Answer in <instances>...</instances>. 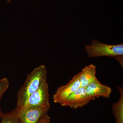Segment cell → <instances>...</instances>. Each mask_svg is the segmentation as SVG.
Masks as SVG:
<instances>
[{"instance_id": "1", "label": "cell", "mask_w": 123, "mask_h": 123, "mask_svg": "<svg viewBox=\"0 0 123 123\" xmlns=\"http://www.w3.org/2000/svg\"><path fill=\"white\" fill-rule=\"evenodd\" d=\"M47 69L43 65L36 68L27 75L23 86L17 95L15 108L19 109L23 107L29 97L47 81Z\"/></svg>"}, {"instance_id": "2", "label": "cell", "mask_w": 123, "mask_h": 123, "mask_svg": "<svg viewBox=\"0 0 123 123\" xmlns=\"http://www.w3.org/2000/svg\"><path fill=\"white\" fill-rule=\"evenodd\" d=\"M85 49L89 57L109 56L114 57L123 55V44L111 45L102 43L97 39L91 44L85 45Z\"/></svg>"}, {"instance_id": "3", "label": "cell", "mask_w": 123, "mask_h": 123, "mask_svg": "<svg viewBox=\"0 0 123 123\" xmlns=\"http://www.w3.org/2000/svg\"><path fill=\"white\" fill-rule=\"evenodd\" d=\"M50 107L48 84L46 81L37 90L29 97L24 106L21 108L31 109Z\"/></svg>"}, {"instance_id": "4", "label": "cell", "mask_w": 123, "mask_h": 123, "mask_svg": "<svg viewBox=\"0 0 123 123\" xmlns=\"http://www.w3.org/2000/svg\"><path fill=\"white\" fill-rule=\"evenodd\" d=\"M80 86L78 73L73 77L68 84L57 88L53 95V102L61 104Z\"/></svg>"}, {"instance_id": "5", "label": "cell", "mask_w": 123, "mask_h": 123, "mask_svg": "<svg viewBox=\"0 0 123 123\" xmlns=\"http://www.w3.org/2000/svg\"><path fill=\"white\" fill-rule=\"evenodd\" d=\"M92 100L87 94L86 88L80 86L60 105L77 109L86 105Z\"/></svg>"}, {"instance_id": "6", "label": "cell", "mask_w": 123, "mask_h": 123, "mask_svg": "<svg viewBox=\"0 0 123 123\" xmlns=\"http://www.w3.org/2000/svg\"><path fill=\"white\" fill-rule=\"evenodd\" d=\"M50 107L15 110L21 123H37L40 118L48 112Z\"/></svg>"}, {"instance_id": "7", "label": "cell", "mask_w": 123, "mask_h": 123, "mask_svg": "<svg viewBox=\"0 0 123 123\" xmlns=\"http://www.w3.org/2000/svg\"><path fill=\"white\" fill-rule=\"evenodd\" d=\"M86 89L87 94L93 100L100 97L109 98L112 92L111 88L102 84L97 78L89 84Z\"/></svg>"}, {"instance_id": "8", "label": "cell", "mask_w": 123, "mask_h": 123, "mask_svg": "<svg viewBox=\"0 0 123 123\" xmlns=\"http://www.w3.org/2000/svg\"><path fill=\"white\" fill-rule=\"evenodd\" d=\"M96 71V66L92 64L86 66L79 73L81 86L86 88L97 79Z\"/></svg>"}, {"instance_id": "9", "label": "cell", "mask_w": 123, "mask_h": 123, "mask_svg": "<svg viewBox=\"0 0 123 123\" xmlns=\"http://www.w3.org/2000/svg\"><path fill=\"white\" fill-rule=\"evenodd\" d=\"M117 89L120 94L118 101L112 104V112L115 118V123H123V88L118 86Z\"/></svg>"}, {"instance_id": "10", "label": "cell", "mask_w": 123, "mask_h": 123, "mask_svg": "<svg viewBox=\"0 0 123 123\" xmlns=\"http://www.w3.org/2000/svg\"><path fill=\"white\" fill-rule=\"evenodd\" d=\"M0 118V123H21L15 109L8 113H2Z\"/></svg>"}, {"instance_id": "11", "label": "cell", "mask_w": 123, "mask_h": 123, "mask_svg": "<svg viewBox=\"0 0 123 123\" xmlns=\"http://www.w3.org/2000/svg\"><path fill=\"white\" fill-rule=\"evenodd\" d=\"M9 86V82L7 78L0 79V100Z\"/></svg>"}, {"instance_id": "12", "label": "cell", "mask_w": 123, "mask_h": 123, "mask_svg": "<svg viewBox=\"0 0 123 123\" xmlns=\"http://www.w3.org/2000/svg\"><path fill=\"white\" fill-rule=\"evenodd\" d=\"M50 118L47 112L40 118L37 123H50Z\"/></svg>"}, {"instance_id": "13", "label": "cell", "mask_w": 123, "mask_h": 123, "mask_svg": "<svg viewBox=\"0 0 123 123\" xmlns=\"http://www.w3.org/2000/svg\"><path fill=\"white\" fill-rule=\"evenodd\" d=\"M115 58L119 62L121 66L123 67V56H119Z\"/></svg>"}, {"instance_id": "14", "label": "cell", "mask_w": 123, "mask_h": 123, "mask_svg": "<svg viewBox=\"0 0 123 123\" xmlns=\"http://www.w3.org/2000/svg\"><path fill=\"white\" fill-rule=\"evenodd\" d=\"M2 113H3V112H2V111H1V108L0 105V118L2 115Z\"/></svg>"}, {"instance_id": "15", "label": "cell", "mask_w": 123, "mask_h": 123, "mask_svg": "<svg viewBox=\"0 0 123 123\" xmlns=\"http://www.w3.org/2000/svg\"><path fill=\"white\" fill-rule=\"evenodd\" d=\"M11 0H7L6 3H7V4H9V3H10L11 2Z\"/></svg>"}]
</instances>
